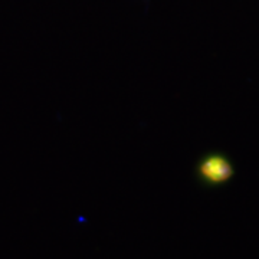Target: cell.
Masks as SVG:
<instances>
[{"label":"cell","mask_w":259,"mask_h":259,"mask_svg":"<svg viewBox=\"0 0 259 259\" xmlns=\"http://www.w3.org/2000/svg\"><path fill=\"white\" fill-rule=\"evenodd\" d=\"M202 175L210 183H221L231 176V168L222 158L212 157L202 167Z\"/></svg>","instance_id":"cell-1"}]
</instances>
